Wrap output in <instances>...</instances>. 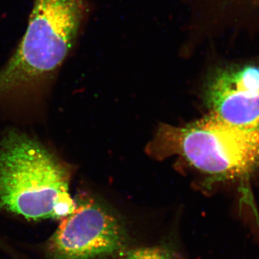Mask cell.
I'll use <instances>...</instances> for the list:
<instances>
[{
	"label": "cell",
	"mask_w": 259,
	"mask_h": 259,
	"mask_svg": "<svg viewBox=\"0 0 259 259\" xmlns=\"http://www.w3.org/2000/svg\"><path fill=\"white\" fill-rule=\"evenodd\" d=\"M69 172L36 140L11 131L0 141V209L32 221L74 212Z\"/></svg>",
	"instance_id": "obj_1"
},
{
	"label": "cell",
	"mask_w": 259,
	"mask_h": 259,
	"mask_svg": "<svg viewBox=\"0 0 259 259\" xmlns=\"http://www.w3.org/2000/svg\"><path fill=\"white\" fill-rule=\"evenodd\" d=\"M146 151L157 159L180 156L213 180L245 179L259 166V130L209 114L182 127L161 125Z\"/></svg>",
	"instance_id": "obj_2"
},
{
	"label": "cell",
	"mask_w": 259,
	"mask_h": 259,
	"mask_svg": "<svg viewBox=\"0 0 259 259\" xmlns=\"http://www.w3.org/2000/svg\"><path fill=\"white\" fill-rule=\"evenodd\" d=\"M88 0H33L25 33L3 68L15 86H30L60 67L79 36Z\"/></svg>",
	"instance_id": "obj_3"
},
{
	"label": "cell",
	"mask_w": 259,
	"mask_h": 259,
	"mask_svg": "<svg viewBox=\"0 0 259 259\" xmlns=\"http://www.w3.org/2000/svg\"><path fill=\"white\" fill-rule=\"evenodd\" d=\"M61 220L47 248L48 259H104L120 253L127 241L122 220L102 202L79 197Z\"/></svg>",
	"instance_id": "obj_4"
},
{
	"label": "cell",
	"mask_w": 259,
	"mask_h": 259,
	"mask_svg": "<svg viewBox=\"0 0 259 259\" xmlns=\"http://www.w3.org/2000/svg\"><path fill=\"white\" fill-rule=\"evenodd\" d=\"M204 100L211 115L230 125L259 130V64L233 63L209 78Z\"/></svg>",
	"instance_id": "obj_5"
},
{
	"label": "cell",
	"mask_w": 259,
	"mask_h": 259,
	"mask_svg": "<svg viewBox=\"0 0 259 259\" xmlns=\"http://www.w3.org/2000/svg\"><path fill=\"white\" fill-rule=\"evenodd\" d=\"M196 29L206 35L258 33L259 0H194Z\"/></svg>",
	"instance_id": "obj_6"
},
{
	"label": "cell",
	"mask_w": 259,
	"mask_h": 259,
	"mask_svg": "<svg viewBox=\"0 0 259 259\" xmlns=\"http://www.w3.org/2000/svg\"><path fill=\"white\" fill-rule=\"evenodd\" d=\"M121 259H181L177 253L167 246L145 247L126 252Z\"/></svg>",
	"instance_id": "obj_7"
}]
</instances>
